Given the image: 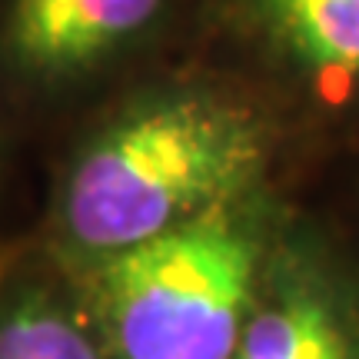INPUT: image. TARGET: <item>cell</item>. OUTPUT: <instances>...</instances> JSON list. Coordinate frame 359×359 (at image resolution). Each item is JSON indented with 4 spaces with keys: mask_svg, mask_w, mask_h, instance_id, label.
Wrapping results in <instances>:
<instances>
[{
    "mask_svg": "<svg viewBox=\"0 0 359 359\" xmlns=\"http://www.w3.org/2000/svg\"><path fill=\"white\" fill-rule=\"evenodd\" d=\"M266 163L257 116L210 93L140 103L80 154L60 200L74 250L110 259L223 206Z\"/></svg>",
    "mask_w": 359,
    "mask_h": 359,
    "instance_id": "cell-1",
    "label": "cell"
},
{
    "mask_svg": "<svg viewBox=\"0 0 359 359\" xmlns=\"http://www.w3.org/2000/svg\"><path fill=\"white\" fill-rule=\"evenodd\" d=\"M116 359H233L257 306L259 236L223 206L103 259Z\"/></svg>",
    "mask_w": 359,
    "mask_h": 359,
    "instance_id": "cell-2",
    "label": "cell"
},
{
    "mask_svg": "<svg viewBox=\"0 0 359 359\" xmlns=\"http://www.w3.org/2000/svg\"><path fill=\"white\" fill-rule=\"evenodd\" d=\"M276 50L323 83L359 87V0H243Z\"/></svg>",
    "mask_w": 359,
    "mask_h": 359,
    "instance_id": "cell-5",
    "label": "cell"
},
{
    "mask_svg": "<svg viewBox=\"0 0 359 359\" xmlns=\"http://www.w3.org/2000/svg\"><path fill=\"white\" fill-rule=\"evenodd\" d=\"M233 359H359V336L326 286L296 276L257 299Z\"/></svg>",
    "mask_w": 359,
    "mask_h": 359,
    "instance_id": "cell-4",
    "label": "cell"
},
{
    "mask_svg": "<svg viewBox=\"0 0 359 359\" xmlns=\"http://www.w3.org/2000/svg\"><path fill=\"white\" fill-rule=\"evenodd\" d=\"M0 359H100L93 336L50 290L13 286L0 296Z\"/></svg>",
    "mask_w": 359,
    "mask_h": 359,
    "instance_id": "cell-6",
    "label": "cell"
},
{
    "mask_svg": "<svg viewBox=\"0 0 359 359\" xmlns=\"http://www.w3.org/2000/svg\"><path fill=\"white\" fill-rule=\"evenodd\" d=\"M163 0H11L4 57L34 80H70L100 67L156 20Z\"/></svg>",
    "mask_w": 359,
    "mask_h": 359,
    "instance_id": "cell-3",
    "label": "cell"
}]
</instances>
